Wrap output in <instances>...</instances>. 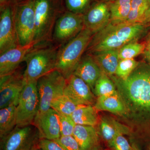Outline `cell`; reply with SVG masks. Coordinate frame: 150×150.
Here are the masks:
<instances>
[{
    "label": "cell",
    "instance_id": "obj_1",
    "mask_svg": "<svg viewBox=\"0 0 150 150\" xmlns=\"http://www.w3.org/2000/svg\"><path fill=\"white\" fill-rule=\"evenodd\" d=\"M123 100L127 114L136 120H150V66L139 65L126 79L109 76Z\"/></svg>",
    "mask_w": 150,
    "mask_h": 150
},
{
    "label": "cell",
    "instance_id": "obj_2",
    "mask_svg": "<svg viewBox=\"0 0 150 150\" xmlns=\"http://www.w3.org/2000/svg\"><path fill=\"white\" fill-rule=\"evenodd\" d=\"M146 30V25L143 23L124 22L113 24L110 22L94 34L86 50L88 54L119 49L128 43L137 42Z\"/></svg>",
    "mask_w": 150,
    "mask_h": 150
},
{
    "label": "cell",
    "instance_id": "obj_3",
    "mask_svg": "<svg viewBox=\"0 0 150 150\" xmlns=\"http://www.w3.org/2000/svg\"><path fill=\"white\" fill-rule=\"evenodd\" d=\"M52 42L34 46L25 56L26 68L23 73L25 83L37 81L56 70L58 51L61 46Z\"/></svg>",
    "mask_w": 150,
    "mask_h": 150
},
{
    "label": "cell",
    "instance_id": "obj_4",
    "mask_svg": "<svg viewBox=\"0 0 150 150\" xmlns=\"http://www.w3.org/2000/svg\"><path fill=\"white\" fill-rule=\"evenodd\" d=\"M34 41L36 45L52 42L57 18L63 10L61 0H34Z\"/></svg>",
    "mask_w": 150,
    "mask_h": 150
},
{
    "label": "cell",
    "instance_id": "obj_5",
    "mask_svg": "<svg viewBox=\"0 0 150 150\" xmlns=\"http://www.w3.org/2000/svg\"><path fill=\"white\" fill-rule=\"evenodd\" d=\"M93 35L91 31L84 28L76 37L59 48L56 70L67 79L73 74Z\"/></svg>",
    "mask_w": 150,
    "mask_h": 150
},
{
    "label": "cell",
    "instance_id": "obj_6",
    "mask_svg": "<svg viewBox=\"0 0 150 150\" xmlns=\"http://www.w3.org/2000/svg\"><path fill=\"white\" fill-rule=\"evenodd\" d=\"M13 6L19 45L26 46L33 43L35 35L34 0H14Z\"/></svg>",
    "mask_w": 150,
    "mask_h": 150
},
{
    "label": "cell",
    "instance_id": "obj_7",
    "mask_svg": "<svg viewBox=\"0 0 150 150\" xmlns=\"http://www.w3.org/2000/svg\"><path fill=\"white\" fill-rule=\"evenodd\" d=\"M67 79L59 71L55 70L38 79L37 89L39 96L38 113L51 108L54 99L64 94Z\"/></svg>",
    "mask_w": 150,
    "mask_h": 150
},
{
    "label": "cell",
    "instance_id": "obj_8",
    "mask_svg": "<svg viewBox=\"0 0 150 150\" xmlns=\"http://www.w3.org/2000/svg\"><path fill=\"white\" fill-rule=\"evenodd\" d=\"M37 81L25 83L16 107V126L33 125L39 109Z\"/></svg>",
    "mask_w": 150,
    "mask_h": 150
},
{
    "label": "cell",
    "instance_id": "obj_9",
    "mask_svg": "<svg viewBox=\"0 0 150 150\" xmlns=\"http://www.w3.org/2000/svg\"><path fill=\"white\" fill-rule=\"evenodd\" d=\"M84 28L83 14L64 11L56 21L52 42L62 46L76 37Z\"/></svg>",
    "mask_w": 150,
    "mask_h": 150
},
{
    "label": "cell",
    "instance_id": "obj_10",
    "mask_svg": "<svg viewBox=\"0 0 150 150\" xmlns=\"http://www.w3.org/2000/svg\"><path fill=\"white\" fill-rule=\"evenodd\" d=\"M40 139L39 132L34 125L16 126L1 139V150H33Z\"/></svg>",
    "mask_w": 150,
    "mask_h": 150
},
{
    "label": "cell",
    "instance_id": "obj_11",
    "mask_svg": "<svg viewBox=\"0 0 150 150\" xmlns=\"http://www.w3.org/2000/svg\"><path fill=\"white\" fill-rule=\"evenodd\" d=\"M23 74L18 70L11 74L0 77V108L18 104L25 85Z\"/></svg>",
    "mask_w": 150,
    "mask_h": 150
},
{
    "label": "cell",
    "instance_id": "obj_12",
    "mask_svg": "<svg viewBox=\"0 0 150 150\" xmlns=\"http://www.w3.org/2000/svg\"><path fill=\"white\" fill-rule=\"evenodd\" d=\"M13 2L0 8V54L19 45L14 22Z\"/></svg>",
    "mask_w": 150,
    "mask_h": 150
},
{
    "label": "cell",
    "instance_id": "obj_13",
    "mask_svg": "<svg viewBox=\"0 0 150 150\" xmlns=\"http://www.w3.org/2000/svg\"><path fill=\"white\" fill-rule=\"evenodd\" d=\"M64 95L78 105H92L95 103L94 94L89 86L73 74L67 79Z\"/></svg>",
    "mask_w": 150,
    "mask_h": 150
},
{
    "label": "cell",
    "instance_id": "obj_14",
    "mask_svg": "<svg viewBox=\"0 0 150 150\" xmlns=\"http://www.w3.org/2000/svg\"><path fill=\"white\" fill-rule=\"evenodd\" d=\"M33 125L38 130L40 139L54 141L61 137L59 114L53 108L37 114Z\"/></svg>",
    "mask_w": 150,
    "mask_h": 150
},
{
    "label": "cell",
    "instance_id": "obj_15",
    "mask_svg": "<svg viewBox=\"0 0 150 150\" xmlns=\"http://www.w3.org/2000/svg\"><path fill=\"white\" fill-rule=\"evenodd\" d=\"M35 45V42L26 46L19 45L0 54V77L11 74L18 69L21 63Z\"/></svg>",
    "mask_w": 150,
    "mask_h": 150
},
{
    "label": "cell",
    "instance_id": "obj_16",
    "mask_svg": "<svg viewBox=\"0 0 150 150\" xmlns=\"http://www.w3.org/2000/svg\"><path fill=\"white\" fill-rule=\"evenodd\" d=\"M110 21L109 6L104 2L96 4L83 14L84 28L91 31L93 35L103 29Z\"/></svg>",
    "mask_w": 150,
    "mask_h": 150
},
{
    "label": "cell",
    "instance_id": "obj_17",
    "mask_svg": "<svg viewBox=\"0 0 150 150\" xmlns=\"http://www.w3.org/2000/svg\"><path fill=\"white\" fill-rule=\"evenodd\" d=\"M102 71L91 54L83 56L73 74L84 81L91 88L93 92L97 81Z\"/></svg>",
    "mask_w": 150,
    "mask_h": 150
},
{
    "label": "cell",
    "instance_id": "obj_18",
    "mask_svg": "<svg viewBox=\"0 0 150 150\" xmlns=\"http://www.w3.org/2000/svg\"><path fill=\"white\" fill-rule=\"evenodd\" d=\"M81 150H99V137L94 126L76 125L72 135Z\"/></svg>",
    "mask_w": 150,
    "mask_h": 150
},
{
    "label": "cell",
    "instance_id": "obj_19",
    "mask_svg": "<svg viewBox=\"0 0 150 150\" xmlns=\"http://www.w3.org/2000/svg\"><path fill=\"white\" fill-rule=\"evenodd\" d=\"M97 110L106 111L121 115H127V110L118 91L110 94L98 97L94 104Z\"/></svg>",
    "mask_w": 150,
    "mask_h": 150
},
{
    "label": "cell",
    "instance_id": "obj_20",
    "mask_svg": "<svg viewBox=\"0 0 150 150\" xmlns=\"http://www.w3.org/2000/svg\"><path fill=\"white\" fill-rule=\"evenodd\" d=\"M119 49L105 50L91 54L103 71L108 76L115 74L120 59Z\"/></svg>",
    "mask_w": 150,
    "mask_h": 150
},
{
    "label": "cell",
    "instance_id": "obj_21",
    "mask_svg": "<svg viewBox=\"0 0 150 150\" xmlns=\"http://www.w3.org/2000/svg\"><path fill=\"white\" fill-rule=\"evenodd\" d=\"M100 131L101 137L108 146L118 134L124 135L130 134L129 128L110 117H105L101 119Z\"/></svg>",
    "mask_w": 150,
    "mask_h": 150
},
{
    "label": "cell",
    "instance_id": "obj_22",
    "mask_svg": "<svg viewBox=\"0 0 150 150\" xmlns=\"http://www.w3.org/2000/svg\"><path fill=\"white\" fill-rule=\"evenodd\" d=\"M97 110L92 105H80L71 117L76 125L95 127L98 123Z\"/></svg>",
    "mask_w": 150,
    "mask_h": 150
},
{
    "label": "cell",
    "instance_id": "obj_23",
    "mask_svg": "<svg viewBox=\"0 0 150 150\" xmlns=\"http://www.w3.org/2000/svg\"><path fill=\"white\" fill-rule=\"evenodd\" d=\"M16 107L11 104L0 110V138H4L16 126Z\"/></svg>",
    "mask_w": 150,
    "mask_h": 150
},
{
    "label": "cell",
    "instance_id": "obj_24",
    "mask_svg": "<svg viewBox=\"0 0 150 150\" xmlns=\"http://www.w3.org/2000/svg\"><path fill=\"white\" fill-rule=\"evenodd\" d=\"M131 0H114L109 5L110 22L113 24L126 22L131 9Z\"/></svg>",
    "mask_w": 150,
    "mask_h": 150
},
{
    "label": "cell",
    "instance_id": "obj_25",
    "mask_svg": "<svg viewBox=\"0 0 150 150\" xmlns=\"http://www.w3.org/2000/svg\"><path fill=\"white\" fill-rule=\"evenodd\" d=\"M149 8V0H131V9L126 22L143 23Z\"/></svg>",
    "mask_w": 150,
    "mask_h": 150
},
{
    "label": "cell",
    "instance_id": "obj_26",
    "mask_svg": "<svg viewBox=\"0 0 150 150\" xmlns=\"http://www.w3.org/2000/svg\"><path fill=\"white\" fill-rule=\"evenodd\" d=\"M79 105L64 94L53 100L51 108L60 114L71 116Z\"/></svg>",
    "mask_w": 150,
    "mask_h": 150
},
{
    "label": "cell",
    "instance_id": "obj_27",
    "mask_svg": "<svg viewBox=\"0 0 150 150\" xmlns=\"http://www.w3.org/2000/svg\"><path fill=\"white\" fill-rule=\"evenodd\" d=\"M117 91L113 81L103 71L97 81L93 93L98 97L110 94Z\"/></svg>",
    "mask_w": 150,
    "mask_h": 150
},
{
    "label": "cell",
    "instance_id": "obj_28",
    "mask_svg": "<svg viewBox=\"0 0 150 150\" xmlns=\"http://www.w3.org/2000/svg\"><path fill=\"white\" fill-rule=\"evenodd\" d=\"M145 48V43H139L137 41L128 43L119 49V59H134L144 54Z\"/></svg>",
    "mask_w": 150,
    "mask_h": 150
},
{
    "label": "cell",
    "instance_id": "obj_29",
    "mask_svg": "<svg viewBox=\"0 0 150 150\" xmlns=\"http://www.w3.org/2000/svg\"><path fill=\"white\" fill-rule=\"evenodd\" d=\"M140 63L134 59L120 60L115 75L121 79H126L138 67Z\"/></svg>",
    "mask_w": 150,
    "mask_h": 150
},
{
    "label": "cell",
    "instance_id": "obj_30",
    "mask_svg": "<svg viewBox=\"0 0 150 150\" xmlns=\"http://www.w3.org/2000/svg\"><path fill=\"white\" fill-rule=\"evenodd\" d=\"M91 0H64L67 11L74 13L84 14L89 9Z\"/></svg>",
    "mask_w": 150,
    "mask_h": 150
},
{
    "label": "cell",
    "instance_id": "obj_31",
    "mask_svg": "<svg viewBox=\"0 0 150 150\" xmlns=\"http://www.w3.org/2000/svg\"><path fill=\"white\" fill-rule=\"evenodd\" d=\"M58 114L60 121L61 136H72L74 129L76 124L71 116L63 115L59 113Z\"/></svg>",
    "mask_w": 150,
    "mask_h": 150
},
{
    "label": "cell",
    "instance_id": "obj_32",
    "mask_svg": "<svg viewBox=\"0 0 150 150\" xmlns=\"http://www.w3.org/2000/svg\"><path fill=\"white\" fill-rule=\"evenodd\" d=\"M54 141L64 150H81L77 142L72 136H61Z\"/></svg>",
    "mask_w": 150,
    "mask_h": 150
},
{
    "label": "cell",
    "instance_id": "obj_33",
    "mask_svg": "<svg viewBox=\"0 0 150 150\" xmlns=\"http://www.w3.org/2000/svg\"><path fill=\"white\" fill-rule=\"evenodd\" d=\"M112 150H133L124 135L118 134L109 146Z\"/></svg>",
    "mask_w": 150,
    "mask_h": 150
},
{
    "label": "cell",
    "instance_id": "obj_34",
    "mask_svg": "<svg viewBox=\"0 0 150 150\" xmlns=\"http://www.w3.org/2000/svg\"><path fill=\"white\" fill-rule=\"evenodd\" d=\"M38 147L40 150H64L55 141L45 139H40Z\"/></svg>",
    "mask_w": 150,
    "mask_h": 150
},
{
    "label": "cell",
    "instance_id": "obj_35",
    "mask_svg": "<svg viewBox=\"0 0 150 150\" xmlns=\"http://www.w3.org/2000/svg\"><path fill=\"white\" fill-rule=\"evenodd\" d=\"M145 48L144 51V56L145 59L150 64V30L146 38L145 43Z\"/></svg>",
    "mask_w": 150,
    "mask_h": 150
},
{
    "label": "cell",
    "instance_id": "obj_36",
    "mask_svg": "<svg viewBox=\"0 0 150 150\" xmlns=\"http://www.w3.org/2000/svg\"><path fill=\"white\" fill-rule=\"evenodd\" d=\"M150 23V0H149V8L144 17L143 24L146 25Z\"/></svg>",
    "mask_w": 150,
    "mask_h": 150
},
{
    "label": "cell",
    "instance_id": "obj_37",
    "mask_svg": "<svg viewBox=\"0 0 150 150\" xmlns=\"http://www.w3.org/2000/svg\"><path fill=\"white\" fill-rule=\"evenodd\" d=\"M14 0H0V8L10 4Z\"/></svg>",
    "mask_w": 150,
    "mask_h": 150
},
{
    "label": "cell",
    "instance_id": "obj_38",
    "mask_svg": "<svg viewBox=\"0 0 150 150\" xmlns=\"http://www.w3.org/2000/svg\"><path fill=\"white\" fill-rule=\"evenodd\" d=\"M131 145V146L133 148V150H142L139 148L138 145L136 144V143H134V142H132Z\"/></svg>",
    "mask_w": 150,
    "mask_h": 150
},
{
    "label": "cell",
    "instance_id": "obj_39",
    "mask_svg": "<svg viewBox=\"0 0 150 150\" xmlns=\"http://www.w3.org/2000/svg\"><path fill=\"white\" fill-rule=\"evenodd\" d=\"M33 150H40V149H39V147H38H38H36V148H35V149H34Z\"/></svg>",
    "mask_w": 150,
    "mask_h": 150
},
{
    "label": "cell",
    "instance_id": "obj_40",
    "mask_svg": "<svg viewBox=\"0 0 150 150\" xmlns=\"http://www.w3.org/2000/svg\"><path fill=\"white\" fill-rule=\"evenodd\" d=\"M148 150H150V146L149 147V149H148Z\"/></svg>",
    "mask_w": 150,
    "mask_h": 150
},
{
    "label": "cell",
    "instance_id": "obj_41",
    "mask_svg": "<svg viewBox=\"0 0 150 150\" xmlns=\"http://www.w3.org/2000/svg\"><path fill=\"white\" fill-rule=\"evenodd\" d=\"M99 150H100V149Z\"/></svg>",
    "mask_w": 150,
    "mask_h": 150
}]
</instances>
